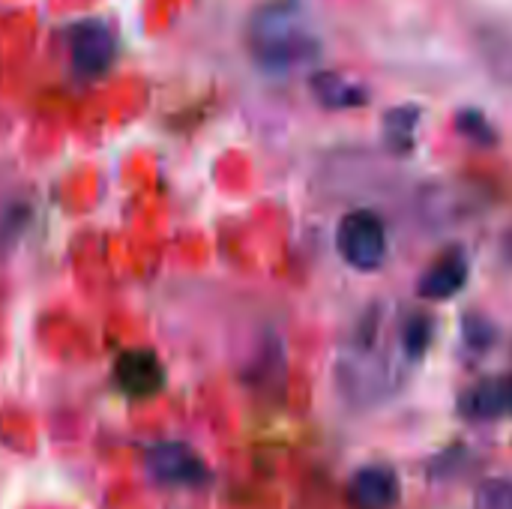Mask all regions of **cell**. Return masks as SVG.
Instances as JSON below:
<instances>
[{"instance_id":"1","label":"cell","mask_w":512,"mask_h":509,"mask_svg":"<svg viewBox=\"0 0 512 509\" xmlns=\"http://www.w3.org/2000/svg\"><path fill=\"white\" fill-rule=\"evenodd\" d=\"M249 45L255 60L270 72H288L315 54L300 0H270L261 6L249 27Z\"/></svg>"},{"instance_id":"2","label":"cell","mask_w":512,"mask_h":509,"mask_svg":"<svg viewBox=\"0 0 512 509\" xmlns=\"http://www.w3.org/2000/svg\"><path fill=\"white\" fill-rule=\"evenodd\" d=\"M336 246L354 270H378L387 258V228L372 210H354L339 222Z\"/></svg>"},{"instance_id":"3","label":"cell","mask_w":512,"mask_h":509,"mask_svg":"<svg viewBox=\"0 0 512 509\" xmlns=\"http://www.w3.org/2000/svg\"><path fill=\"white\" fill-rule=\"evenodd\" d=\"M69 51H72V66L81 75H99L114 60V36L99 21H81L69 27Z\"/></svg>"},{"instance_id":"4","label":"cell","mask_w":512,"mask_h":509,"mask_svg":"<svg viewBox=\"0 0 512 509\" xmlns=\"http://www.w3.org/2000/svg\"><path fill=\"white\" fill-rule=\"evenodd\" d=\"M348 501L357 509H390L399 501V480L390 468H360L348 483Z\"/></svg>"},{"instance_id":"5","label":"cell","mask_w":512,"mask_h":509,"mask_svg":"<svg viewBox=\"0 0 512 509\" xmlns=\"http://www.w3.org/2000/svg\"><path fill=\"white\" fill-rule=\"evenodd\" d=\"M468 282V258L462 249H447L441 252L432 267L420 276V294L426 300H450L456 297Z\"/></svg>"},{"instance_id":"6","label":"cell","mask_w":512,"mask_h":509,"mask_svg":"<svg viewBox=\"0 0 512 509\" xmlns=\"http://www.w3.org/2000/svg\"><path fill=\"white\" fill-rule=\"evenodd\" d=\"M462 414L468 420H504L512 414V378H486L462 396Z\"/></svg>"},{"instance_id":"7","label":"cell","mask_w":512,"mask_h":509,"mask_svg":"<svg viewBox=\"0 0 512 509\" xmlns=\"http://www.w3.org/2000/svg\"><path fill=\"white\" fill-rule=\"evenodd\" d=\"M150 468L159 480L165 483H180V486H195L207 477L204 462L183 444H162L150 453Z\"/></svg>"},{"instance_id":"8","label":"cell","mask_w":512,"mask_h":509,"mask_svg":"<svg viewBox=\"0 0 512 509\" xmlns=\"http://www.w3.org/2000/svg\"><path fill=\"white\" fill-rule=\"evenodd\" d=\"M162 381H165V372L159 360L147 351L123 354L117 363V384L126 396H150L162 387Z\"/></svg>"},{"instance_id":"9","label":"cell","mask_w":512,"mask_h":509,"mask_svg":"<svg viewBox=\"0 0 512 509\" xmlns=\"http://www.w3.org/2000/svg\"><path fill=\"white\" fill-rule=\"evenodd\" d=\"M312 90L321 105L327 108H357L366 102V90L336 72H318L312 78Z\"/></svg>"},{"instance_id":"10","label":"cell","mask_w":512,"mask_h":509,"mask_svg":"<svg viewBox=\"0 0 512 509\" xmlns=\"http://www.w3.org/2000/svg\"><path fill=\"white\" fill-rule=\"evenodd\" d=\"M429 342H432V318H429V315H423V312L411 315V318H408V324H405V330H402L405 354H408L411 360H420V357L426 354Z\"/></svg>"},{"instance_id":"11","label":"cell","mask_w":512,"mask_h":509,"mask_svg":"<svg viewBox=\"0 0 512 509\" xmlns=\"http://www.w3.org/2000/svg\"><path fill=\"white\" fill-rule=\"evenodd\" d=\"M417 129V111L414 108H396L387 114V141L399 150H408Z\"/></svg>"},{"instance_id":"12","label":"cell","mask_w":512,"mask_h":509,"mask_svg":"<svg viewBox=\"0 0 512 509\" xmlns=\"http://www.w3.org/2000/svg\"><path fill=\"white\" fill-rule=\"evenodd\" d=\"M459 132H462L468 141L480 144V147L495 144V132H492V126L486 123V117H483L480 111H465V114H459Z\"/></svg>"},{"instance_id":"13","label":"cell","mask_w":512,"mask_h":509,"mask_svg":"<svg viewBox=\"0 0 512 509\" xmlns=\"http://www.w3.org/2000/svg\"><path fill=\"white\" fill-rule=\"evenodd\" d=\"M477 509H512V483L489 480L477 495Z\"/></svg>"},{"instance_id":"14","label":"cell","mask_w":512,"mask_h":509,"mask_svg":"<svg viewBox=\"0 0 512 509\" xmlns=\"http://www.w3.org/2000/svg\"><path fill=\"white\" fill-rule=\"evenodd\" d=\"M465 336H468V342H471V345H480V348L492 345V327H489L486 321H480V318H468V324H465Z\"/></svg>"}]
</instances>
